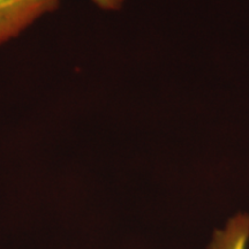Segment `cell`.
I'll list each match as a JSON object with an SVG mask.
<instances>
[{"mask_svg":"<svg viewBox=\"0 0 249 249\" xmlns=\"http://www.w3.org/2000/svg\"><path fill=\"white\" fill-rule=\"evenodd\" d=\"M61 0H0V45L17 38L44 15L52 13Z\"/></svg>","mask_w":249,"mask_h":249,"instance_id":"cell-1","label":"cell"},{"mask_svg":"<svg viewBox=\"0 0 249 249\" xmlns=\"http://www.w3.org/2000/svg\"><path fill=\"white\" fill-rule=\"evenodd\" d=\"M249 244V213H238L214 230L207 249H247Z\"/></svg>","mask_w":249,"mask_h":249,"instance_id":"cell-2","label":"cell"},{"mask_svg":"<svg viewBox=\"0 0 249 249\" xmlns=\"http://www.w3.org/2000/svg\"><path fill=\"white\" fill-rule=\"evenodd\" d=\"M92 2L105 11H117L121 8L124 0H92Z\"/></svg>","mask_w":249,"mask_h":249,"instance_id":"cell-3","label":"cell"}]
</instances>
